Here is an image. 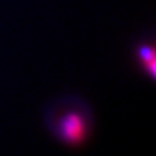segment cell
I'll use <instances>...</instances> for the list:
<instances>
[{
	"mask_svg": "<svg viewBox=\"0 0 156 156\" xmlns=\"http://www.w3.org/2000/svg\"><path fill=\"white\" fill-rule=\"evenodd\" d=\"M139 57L142 62L148 69L150 74L155 77L156 72V57H155V50L152 47H142L139 50Z\"/></svg>",
	"mask_w": 156,
	"mask_h": 156,
	"instance_id": "2",
	"label": "cell"
},
{
	"mask_svg": "<svg viewBox=\"0 0 156 156\" xmlns=\"http://www.w3.org/2000/svg\"><path fill=\"white\" fill-rule=\"evenodd\" d=\"M60 134L66 143L81 144L86 138L85 119L77 112H68L60 121Z\"/></svg>",
	"mask_w": 156,
	"mask_h": 156,
	"instance_id": "1",
	"label": "cell"
}]
</instances>
